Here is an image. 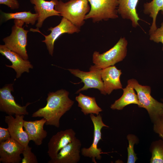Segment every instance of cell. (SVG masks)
I'll return each mask as SVG.
<instances>
[{"mask_svg":"<svg viewBox=\"0 0 163 163\" xmlns=\"http://www.w3.org/2000/svg\"><path fill=\"white\" fill-rule=\"evenodd\" d=\"M75 99L78 102V106L81 108V111L85 115L89 114H94L97 115L102 111V109L97 105L94 97L80 93Z\"/></svg>","mask_w":163,"mask_h":163,"instance_id":"21","label":"cell"},{"mask_svg":"<svg viewBox=\"0 0 163 163\" xmlns=\"http://www.w3.org/2000/svg\"><path fill=\"white\" fill-rule=\"evenodd\" d=\"M87 0H70L64 2L58 1L55 9L61 16L80 28L85 23L86 15L90 7Z\"/></svg>","mask_w":163,"mask_h":163,"instance_id":"2","label":"cell"},{"mask_svg":"<svg viewBox=\"0 0 163 163\" xmlns=\"http://www.w3.org/2000/svg\"><path fill=\"white\" fill-rule=\"evenodd\" d=\"M149 39L156 43H161L163 45L162 50L163 51V21L161 26L150 35Z\"/></svg>","mask_w":163,"mask_h":163,"instance_id":"27","label":"cell"},{"mask_svg":"<svg viewBox=\"0 0 163 163\" xmlns=\"http://www.w3.org/2000/svg\"><path fill=\"white\" fill-rule=\"evenodd\" d=\"M143 12L149 15L152 19V24L149 30L150 35L157 28L156 24V18L159 11H161L163 14V0H152L150 2H147L143 5Z\"/></svg>","mask_w":163,"mask_h":163,"instance_id":"22","label":"cell"},{"mask_svg":"<svg viewBox=\"0 0 163 163\" xmlns=\"http://www.w3.org/2000/svg\"><path fill=\"white\" fill-rule=\"evenodd\" d=\"M25 147L11 137L0 142V162L3 163H19Z\"/></svg>","mask_w":163,"mask_h":163,"instance_id":"11","label":"cell"},{"mask_svg":"<svg viewBox=\"0 0 163 163\" xmlns=\"http://www.w3.org/2000/svg\"><path fill=\"white\" fill-rule=\"evenodd\" d=\"M90 117L94 126L93 141L88 148H82L81 149V152L82 155L91 158L92 161L94 163H96L95 158L100 160L102 158L101 154L107 153L103 152L101 148H98V145L99 141L102 140L101 132L102 129L104 127L108 128L109 126L104 123L100 114L95 116L93 114H91Z\"/></svg>","mask_w":163,"mask_h":163,"instance_id":"9","label":"cell"},{"mask_svg":"<svg viewBox=\"0 0 163 163\" xmlns=\"http://www.w3.org/2000/svg\"><path fill=\"white\" fill-rule=\"evenodd\" d=\"M0 4L5 5L12 10L18 9L19 7L17 0H0Z\"/></svg>","mask_w":163,"mask_h":163,"instance_id":"29","label":"cell"},{"mask_svg":"<svg viewBox=\"0 0 163 163\" xmlns=\"http://www.w3.org/2000/svg\"><path fill=\"white\" fill-rule=\"evenodd\" d=\"M0 53L12 63L11 65L5 66L15 70L17 78H20L24 72L29 73L30 69L33 68L29 60L24 59L17 53L8 49L5 45H0Z\"/></svg>","mask_w":163,"mask_h":163,"instance_id":"15","label":"cell"},{"mask_svg":"<svg viewBox=\"0 0 163 163\" xmlns=\"http://www.w3.org/2000/svg\"><path fill=\"white\" fill-rule=\"evenodd\" d=\"M82 144L76 137L73 141L62 149L56 157L48 163H77L80 159Z\"/></svg>","mask_w":163,"mask_h":163,"instance_id":"14","label":"cell"},{"mask_svg":"<svg viewBox=\"0 0 163 163\" xmlns=\"http://www.w3.org/2000/svg\"><path fill=\"white\" fill-rule=\"evenodd\" d=\"M127 83L132 86L137 92L138 107L146 110L153 123L160 115L163 107V103L159 102L151 95L149 86L142 85L134 79L129 80Z\"/></svg>","mask_w":163,"mask_h":163,"instance_id":"3","label":"cell"},{"mask_svg":"<svg viewBox=\"0 0 163 163\" xmlns=\"http://www.w3.org/2000/svg\"><path fill=\"white\" fill-rule=\"evenodd\" d=\"M162 139L163 140V139Z\"/></svg>","mask_w":163,"mask_h":163,"instance_id":"32","label":"cell"},{"mask_svg":"<svg viewBox=\"0 0 163 163\" xmlns=\"http://www.w3.org/2000/svg\"><path fill=\"white\" fill-rule=\"evenodd\" d=\"M67 70L75 76L80 78L81 80L80 82H83L84 84L83 87L78 90L76 94L90 88H94L99 90L102 94L106 95L101 78L102 69L98 68L94 65L91 66L89 72H84L78 69H69Z\"/></svg>","mask_w":163,"mask_h":163,"instance_id":"7","label":"cell"},{"mask_svg":"<svg viewBox=\"0 0 163 163\" xmlns=\"http://www.w3.org/2000/svg\"><path fill=\"white\" fill-rule=\"evenodd\" d=\"M32 148L27 145L25 147L22 153L23 158L21 163H37L36 156L31 151Z\"/></svg>","mask_w":163,"mask_h":163,"instance_id":"26","label":"cell"},{"mask_svg":"<svg viewBox=\"0 0 163 163\" xmlns=\"http://www.w3.org/2000/svg\"><path fill=\"white\" fill-rule=\"evenodd\" d=\"M153 130L162 139L163 138V115L159 117L153 123Z\"/></svg>","mask_w":163,"mask_h":163,"instance_id":"28","label":"cell"},{"mask_svg":"<svg viewBox=\"0 0 163 163\" xmlns=\"http://www.w3.org/2000/svg\"><path fill=\"white\" fill-rule=\"evenodd\" d=\"M14 91L13 84L6 85L0 89V111L9 115H28L27 107L32 103H27L23 106L17 103L11 92Z\"/></svg>","mask_w":163,"mask_h":163,"instance_id":"10","label":"cell"},{"mask_svg":"<svg viewBox=\"0 0 163 163\" xmlns=\"http://www.w3.org/2000/svg\"><path fill=\"white\" fill-rule=\"evenodd\" d=\"M126 138L128 140L129 145L127 148V163H135L138 158L136 154L134 149V144L138 142L139 139L135 135L129 134L127 135Z\"/></svg>","mask_w":163,"mask_h":163,"instance_id":"25","label":"cell"},{"mask_svg":"<svg viewBox=\"0 0 163 163\" xmlns=\"http://www.w3.org/2000/svg\"><path fill=\"white\" fill-rule=\"evenodd\" d=\"M69 91L63 89L49 92L46 106L34 112L32 117L43 118L46 120V125L59 128L61 118L70 110L74 103L69 97Z\"/></svg>","mask_w":163,"mask_h":163,"instance_id":"1","label":"cell"},{"mask_svg":"<svg viewBox=\"0 0 163 163\" xmlns=\"http://www.w3.org/2000/svg\"><path fill=\"white\" fill-rule=\"evenodd\" d=\"M123 93L122 96L112 104L110 108L113 110H123L126 106L132 104L139 105L137 94L132 86L127 83L126 88L122 89Z\"/></svg>","mask_w":163,"mask_h":163,"instance_id":"20","label":"cell"},{"mask_svg":"<svg viewBox=\"0 0 163 163\" xmlns=\"http://www.w3.org/2000/svg\"><path fill=\"white\" fill-rule=\"evenodd\" d=\"M122 72L114 66L102 69L101 78L106 94H110L114 90L122 89L120 78Z\"/></svg>","mask_w":163,"mask_h":163,"instance_id":"17","label":"cell"},{"mask_svg":"<svg viewBox=\"0 0 163 163\" xmlns=\"http://www.w3.org/2000/svg\"><path fill=\"white\" fill-rule=\"evenodd\" d=\"M11 138L8 128L0 127V142L6 141Z\"/></svg>","mask_w":163,"mask_h":163,"instance_id":"30","label":"cell"},{"mask_svg":"<svg viewBox=\"0 0 163 163\" xmlns=\"http://www.w3.org/2000/svg\"><path fill=\"white\" fill-rule=\"evenodd\" d=\"M31 4L34 5V9L38 15L37 22L36 25L37 29L41 28L43 22L47 18L52 16H60L59 12L55 9L58 0H30Z\"/></svg>","mask_w":163,"mask_h":163,"instance_id":"16","label":"cell"},{"mask_svg":"<svg viewBox=\"0 0 163 163\" xmlns=\"http://www.w3.org/2000/svg\"><path fill=\"white\" fill-rule=\"evenodd\" d=\"M76 133L72 129L61 130L53 135L48 144L47 153L51 159L56 158L60 150L75 139Z\"/></svg>","mask_w":163,"mask_h":163,"instance_id":"12","label":"cell"},{"mask_svg":"<svg viewBox=\"0 0 163 163\" xmlns=\"http://www.w3.org/2000/svg\"><path fill=\"white\" fill-rule=\"evenodd\" d=\"M90 10L85 19H91L94 23L118 18V0H87Z\"/></svg>","mask_w":163,"mask_h":163,"instance_id":"6","label":"cell"},{"mask_svg":"<svg viewBox=\"0 0 163 163\" xmlns=\"http://www.w3.org/2000/svg\"><path fill=\"white\" fill-rule=\"evenodd\" d=\"M128 42L124 37H121L118 42L107 51L102 54L96 51L93 54V62L97 67L101 69L114 66L122 61L126 57Z\"/></svg>","mask_w":163,"mask_h":163,"instance_id":"4","label":"cell"},{"mask_svg":"<svg viewBox=\"0 0 163 163\" xmlns=\"http://www.w3.org/2000/svg\"><path fill=\"white\" fill-rule=\"evenodd\" d=\"M139 0H118V13L123 19L130 20L132 26L136 27L139 25L141 19L136 11V8Z\"/></svg>","mask_w":163,"mask_h":163,"instance_id":"19","label":"cell"},{"mask_svg":"<svg viewBox=\"0 0 163 163\" xmlns=\"http://www.w3.org/2000/svg\"><path fill=\"white\" fill-rule=\"evenodd\" d=\"M149 150L152 154L150 163H163V140L162 139L152 142Z\"/></svg>","mask_w":163,"mask_h":163,"instance_id":"24","label":"cell"},{"mask_svg":"<svg viewBox=\"0 0 163 163\" xmlns=\"http://www.w3.org/2000/svg\"><path fill=\"white\" fill-rule=\"evenodd\" d=\"M10 35L3 39L5 45L9 50L19 55L23 59L28 60L26 47L27 45V34L29 30L24 29L23 21L14 19Z\"/></svg>","mask_w":163,"mask_h":163,"instance_id":"5","label":"cell"},{"mask_svg":"<svg viewBox=\"0 0 163 163\" xmlns=\"http://www.w3.org/2000/svg\"><path fill=\"white\" fill-rule=\"evenodd\" d=\"M24 115H15L5 117V121L7 124L11 137L24 146L28 145L30 140L26 132L23 130Z\"/></svg>","mask_w":163,"mask_h":163,"instance_id":"13","label":"cell"},{"mask_svg":"<svg viewBox=\"0 0 163 163\" xmlns=\"http://www.w3.org/2000/svg\"><path fill=\"white\" fill-rule=\"evenodd\" d=\"M161 100L163 103V98L161 99ZM160 115H163V107L162 110L161 112V113H160Z\"/></svg>","mask_w":163,"mask_h":163,"instance_id":"31","label":"cell"},{"mask_svg":"<svg viewBox=\"0 0 163 163\" xmlns=\"http://www.w3.org/2000/svg\"><path fill=\"white\" fill-rule=\"evenodd\" d=\"M30 31L40 33L45 37V39L42 41L46 45L49 54L53 56L54 48V44L56 40L62 34L65 33L72 34L79 33L80 30L66 19L63 18L59 24L54 27H50L48 30L51 31L50 33L45 35L42 33L38 29H31Z\"/></svg>","mask_w":163,"mask_h":163,"instance_id":"8","label":"cell"},{"mask_svg":"<svg viewBox=\"0 0 163 163\" xmlns=\"http://www.w3.org/2000/svg\"><path fill=\"white\" fill-rule=\"evenodd\" d=\"M46 122V120L43 118L39 120L24 121V127L30 141H33L37 145H41L47 136V133L43 128Z\"/></svg>","mask_w":163,"mask_h":163,"instance_id":"18","label":"cell"},{"mask_svg":"<svg viewBox=\"0 0 163 163\" xmlns=\"http://www.w3.org/2000/svg\"><path fill=\"white\" fill-rule=\"evenodd\" d=\"M2 18L4 21H7L12 19L21 20L27 24L34 25L38 19V15L37 13H32L30 11H22L15 13H1Z\"/></svg>","mask_w":163,"mask_h":163,"instance_id":"23","label":"cell"}]
</instances>
